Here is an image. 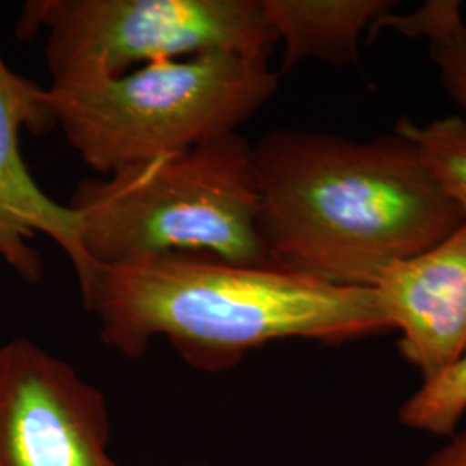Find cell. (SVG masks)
I'll return each mask as SVG.
<instances>
[{
	"instance_id": "7",
	"label": "cell",
	"mask_w": 466,
	"mask_h": 466,
	"mask_svg": "<svg viewBox=\"0 0 466 466\" xmlns=\"http://www.w3.org/2000/svg\"><path fill=\"white\" fill-rule=\"evenodd\" d=\"M54 130L44 88L7 66L0 56V258L28 283H38L44 265L32 248L36 233L66 252L76 277L86 268L80 221L38 187L21 156V130Z\"/></svg>"
},
{
	"instance_id": "6",
	"label": "cell",
	"mask_w": 466,
	"mask_h": 466,
	"mask_svg": "<svg viewBox=\"0 0 466 466\" xmlns=\"http://www.w3.org/2000/svg\"><path fill=\"white\" fill-rule=\"evenodd\" d=\"M107 402L28 339L0 346V466H119Z\"/></svg>"
},
{
	"instance_id": "10",
	"label": "cell",
	"mask_w": 466,
	"mask_h": 466,
	"mask_svg": "<svg viewBox=\"0 0 466 466\" xmlns=\"http://www.w3.org/2000/svg\"><path fill=\"white\" fill-rule=\"evenodd\" d=\"M396 30L429 42V56L446 94L466 117V23L456 0H431L411 15L394 11L377 23V32Z\"/></svg>"
},
{
	"instance_id": "8",
	"label": "cell",
	"mask_w": 466,
	"mask_h": 466,
	"mask_svg": "<svg viewBox=\"0 0 466 466\" xmlns=\"http://www.w3.org/2000/svg\"><path fill=\"white\" fill-rule=\"evenodd\" d=\"M375 289L400 356L431 379L466 350V219L446 238L387 268Z\"/></svg>"
},
{
	"instance_id": "12",
	"label": "cell",
	"mask_w": 466,
	"mask_h": 466,
	"mask_svg": "<svg viewBox=\"0 0 466 466\" xmlns=\"http://www.w3.org/2000/svg\"><path fill=\"white\" fill-rule=\"evenodd\" d=\"M466 413V350L431 379H425L417 390L400 404V425L433 433L452 435Z\"/></svg>"
},
{
	"instance_id": "14",
	"label": "cell",
	"mask_w": 466,
	"mask_h": 466,
	"mask_svg": "<svg viewBox=\"0 0 466 466\" xmlns=\"http://www.w3.org/2000/svg\"><path fill=\"white\" fill-rule=\"evenodd\" d=\"M188 466H208V465H188Z\"/></svg>"
},
{
	"instance_id": "3",
	"label": "cell",
	"mask_w": 466,
	"mask_h": 466,
	"mask_svg": "<svg viewBox=\"0 0 466 466\" xmlns=\"http://www.w3.org/2000/svg\"><path fill=\"white\" fill-rule=\"evenodd\" d=\"M67 206L86 268L173 252L277 267L258 227L252 146L238 134L82 180Z\"/></svg>"
},
{
	"instance_id": "9",
	"label": "cell",
	"mask_w": 466,
	"mask_h": 466,
	"mask_svg": "<svg viewBox=\"0 0 466 466\" xmlns=\"http://www.w3.org/2000/svg\"><path fill=\"white\" fill-rule=\"evenodd\" d=\"M394 7L390 0H263L268 23L283 42L282 71L311 57L358 65L361 35Z\"/></svg>"
},
{
	"instance_id": "4",
	"label": "cell",
	"mask_w": 466,
	"mask_h": 466,
	"mask_svg": "<svg viewBox=\"0 0 466 466\" xmlns=\"http://www.w3.org/2000/svg\"><path fill=\"white\" fill-rule=\"evenodd\" d=\"M279 78L268 59L213 52L52 84L44 100L71 149L106 177L237 134L277 94Z\"/></svg>"
},
{
	"instance_id": "1",
	"label": "cell",
	"mask_w": 466,
	"mask_h": 466,
	"mask_svg": "<svg viewBox=\"0 0 466 466\" xmlns=\"http://www.w3.org/2000/svg\"><path fill=\"white\" fill-rule=\"evenodd\" d=\"M252 167L271 261L323 282L373 287L466 219L400 130L371 140L271 130L252 146Z\"/></svg>"
},
{
	"instance_id": "5",
	"label": "cell",
	"mask_w": 466,
	"mask_h": 466,
	"mask_svg": "<svg viewBox=\"0 0 466 466\" xmlns=\"http://www.w3.org/2000/svg\"><path fill=\"white\" fill-rule=\"evenodd\" d=\"M52 84L225 52L268 59L279 38L263 0H32L17 36L44 32Z\"/></svg>"
},
{
	"instance_id": "11",
	"label": "cell",
	"mask_w": 466,
	"mask_h": 466,
	"mask_svg": "<svg viewBox=\"0 0 466 466\" xmlns=\"http://www.w3.org/2000/svg\"><path fill=\"white\" fill-rule=\"evenodd\" d=\"M396 130L413 140L435 178L466 217V117H437L425 125L400 119Z\"/></svg>"
},
{
	"instance_id": "13",
	"label": "cell",
	"mask_w": 466,
	"mask_h": 466,
	"mask_svg": "<svg viewBox=\"0 0 466 466\" xmlns=\"http://www.w3.org/2000/svg\"><path fill=\"white\" fill-rule=\"evenodd\" d=\"M421 466H466V427L452 433L450 442L431 454Z\"/></svg>"
},
{
	"instance_id": "2",
	"label": "cell",
	"mask_w": 466,
	"mask_h": 466,
	"mask_svg": "<svg viewBox=\"0 0 466 466\" xmlns=\"http://www.w3.org/2000/svg\"><path fill=\"white\" fill-rule=\"evenodd\" d=\"M78 279L100 340L138 360L163 337L190 367L221 373L269 342L344 344L392 332L371 287H344L280 267L173 252L86 268Z\"/></svg>"
}]
</instances>
